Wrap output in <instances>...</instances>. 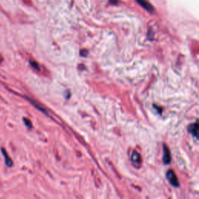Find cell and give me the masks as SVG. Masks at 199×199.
Wrapping results in <instances>:
<instances>
[{
  "label": "cell",
  "mask_w": 199,
  "mask_h": 199,
  "mask_svg": "<svg viewBox=\"0 0 199 199\" xmlns=\"http://www.w3.org/2000/svg\"><path fill=\"white\" fill-rule=\"evenodd\" d=\"M23 122H24L25 124H26V126L27 128H32V123H31V121H30L29 119L24 117V118H23Z\"/></svg>",
  "instance_id": "ba28073f"
},
{
  "label": "cell",
  "mask_w": 199,
  "mask_h": 199,
  "mask_svg": "<svg viewBox=\"0 0 199 199\" xmlns=\"http://www.w3.org/2000/svg\"><path fill=\"white\" fill-rule=\"evenodd\" d=\"M1 152H2V153H3V156H4V159H5V165H6L8 167H12V165H13V162H12V159L10 158V156L8 155L7 152L5 151V149H4L3 147H2V148H1Z\"/></svg>",
  "instance_id": "5b68a950"
},
{
  "label": "cell",
  "mask_w": 199,
  "mask_h": 199,
  "mask_svg": "<svg viewBox=\"0 0 199 199\" xmlns=\"http://www.w3.org/2000/svg\"><path fill=\"white\" fill-rule=\"evenodd\" d=\"M167 179L168 180V181L172 186L174 187H179L180 184L179 181H178V179H177L176 174L174 173L172 169H169L168 171L167 172Z\"/></svg>",
  "instance_id": "6da1fadb"
},
{
  "label": "cell",
  "mask_w": 199,
  "mask_h": 199,
  "mask_svg": "<svg viewBox=\"0 0 199 199\" xmlns=\"http://www.w3.org/2000/svg\"><path fill=\"white\" fill-rule=\"evenodd\" d=\"M131 159H132L133 164L137 166V167H139L142 163V159H141L139 153L135 152V151L132 152V155H131Z\"/></svg>",
  "instance_id": "277c9868"
},
{
  "label": "cell",
  "mask_w": 199,
  "mask_h": 199,
  "mask_svg": "<svg viewBox=\"0 0 199 199\" xmlns=\"http://www.w3.org/2000/svg\"><path fill=\"white\" fill-rule=\"evenodd\" d=\"M163 162L165 165L169 164L171 160V156H170V152H169V149L166 146V145H163Z\"/></svg>",
  "instance_id": "7a4b0ae2"
},
{
  "label": "cell",
  "mask_w": 199,
  "mask_h": 199,
  "mask_svg": "<svg viewBox=\"0 0 199 199\" xmlns=\"http://www.w3.org/2000/svg\"><path fill=\"white\" fill-rule=\"evenodd\" d=\"M137 3H139L142 7H143L145 10H147L148 12H152L154 11L153 6H152L150 3L147 1V0H136Z\"/></svg>",
  "instance_id": "3957f363"
},
{
  "label": "cell",
  "mask_w": 199,
  "mask_h": 199,
  "mask_svg": "<svg viewBox=\"0 0 199 199\" xmlns=\"http://www.w3.org/2000/svg\"><path fill=\"white\" fill-rule=\"evenodd\" d=\"M188 132L191 133V134L193 135V137L194 138H198V122H195L194 124H191L188 127Z\"/></svg>",
  "instance_id": "8992f818"
},
{
  "label": "cell",
  "mask_w": 199,
  "mask_h": 199,
  "mask_svg": "<svg viewBox=\"0 0 199 199\" xmlns=\"http://www.w3.org/2000/svg\"><path fill=\"white\" fill-rule=\"evenodd\" d=\"M30 65H31V67L35 70H39L40 69V67H39V65L37 64V62H36L34 60H30Z\"/></svg>",
  "instance_id": "52a82bcc"
},
{
  "label": "cell",
  "mask_w": 199,
  "mask_h": 199,
  "mask_svg": "<svg viewBox=\"0 0 199 199\" xmlns=\"http://www.w3.org/2000/svg\"><path fill=\"white\" fill-rule=\"evenodd\" d=\"M87 54H88V51H87L86 50H82V51H80V55H82V56H83V57H85Z\"/></svg>",
  "instance_id": "9c48e42d"
}]
</instances>
